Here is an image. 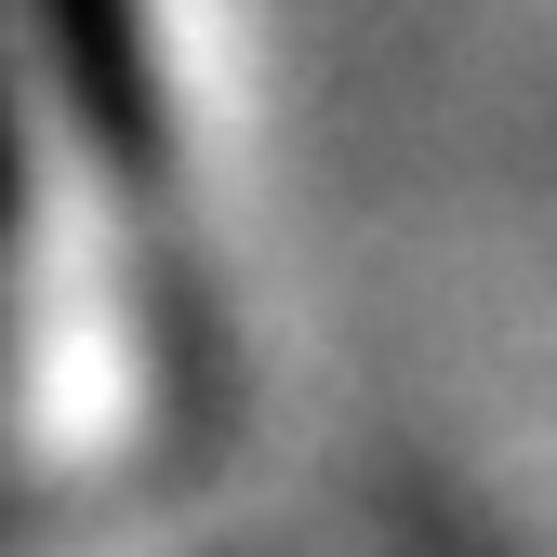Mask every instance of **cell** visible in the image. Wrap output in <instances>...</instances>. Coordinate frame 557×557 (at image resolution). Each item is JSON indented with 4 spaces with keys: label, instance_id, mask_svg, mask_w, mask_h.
<instances>
[{
    "label": "cell",
    "instance_id": "1",
    "mask_svg": "<svg viewBox=\"0 0 557 557\" xmlns=\"http://www.w3.org/2000/svg\"><path fill=\"white\" fill-rule=\"evenodd\" d=\"M27 40L53 66L81 147L120 186H160L173 173V107H160V40H147V0H27Z\"/></svg>",
    "mask_w": 557,
    "mask_h": 557
},
{
    "label": "cell",
    "instance_id": "2",
    "mask_svg": "<svg viewBox=\"0 0 557 557\" xmlns=\"http://www.w3.org/2000/svg\"><path fill=\"white\" fill-rule=\"evenodd\" d=\"M14 226H27V107L0 81V252H14Z\"/></svg>",
    "mask_w": 557,
    "mask_h": 557
}]
</instances>
